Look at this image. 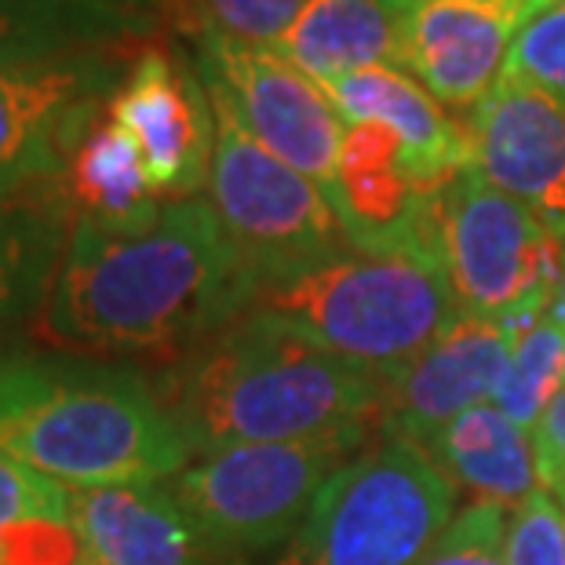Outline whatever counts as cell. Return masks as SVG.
Segmentation results:
<instances>
[{
  "label": "cell",
  "mask_w": 565,
  "mask_h": 565,
  "mask_svg": "<svg viewBox=\"0 0 565 565\" xmlns=\"http://www.w3.org/2000/svg\"><path fill=\"white\" fill-rule=\"evenodd\" d=\"M256 278L209 198L164 201L139 231L74 223L33 335L63 354L183 362L245 315Z\"/></svg>",
  "instance_id": "obj_1"
},
{
  "label": "cell",
  "mask_w": 565,
  "mask_h": 565,
  "mask_svg": "<svg viewBox=\"0 0 565 565\" xmlns=\"http://www.w3.org/2000/svg\"><path fill=\"white\" fill-rule=\"evenodd\" d=\"M190 456L231 445L362 441L383 419L387 376L332 358L245 310L158 383Z\"/></svg>",
  "instance_id": "obj_2"
},
{
  "label": "cell",
  "mask_w": 565,
  "mask_h": 565,
  "mask_svg": "<svg viewBox=\"0 0 565 565\" xmlns=\"http://www.w3.org/2000/svg\"><path fill=\"white\" fill-rule=\"evenodd\" d=\"M0 452L66 489L168 482L190 445L136 372L0 351Z\"/></svg>",
  "instance_id": "obj_3"
},
{
  "label": "cell",
  "mask_w": 565,
  "mask_h": 565,
  "mask_svg": "<svg viewBox=\"0 0 565 565\" xmlns=\"http://www.w3.org/2000/svg\"><path fill=\"white\" fill-rule=\"evenodd\" d=\"M248 310L324 354L383 376L424 354L463 315L438 263L362 248L256 288Z\"/></svg>",
  "instance_id": "obj_4"
},
{
  "label": "cell",
  "mask_w": 565,
  "mask_h": 565,
  "mask_svg": "<svg viewBox=\"0 0 565 565\" xmlns=\"http://www.w3.org/2000/svg\"><path fill=\"white\" fill-rule=\"evenodd\" d=\"M452 503L449 478L416 445L387 438L324 482L274 565H416Z\"/></svg>",
  "instance_id": "obj_5"
},
{
  "label": "cell",
  "mask_w": 565,
  "mask_h": 565,
  "mask_svg": "<svg viewBox=\"0 0 565 565\" xmlns=\"http://www.w3.org/2000/svg\"><path fill=\"white\" fill-rule=\"evenodd\" d=\"M212 114L215 150L209 201L237 256L256 278V288L299 278L358 248L335 201L315 179L252 139L215 99Z\"/></svg>",
  "instance_id": "obj_6"
},
{
  "label": "cell",
  "mask_w": 565,
  "mask_h": 565,
  "mask_svg": "<svg viewBox=\"0 0 565 565\" xmlns=\"http://www.w3.org/2000/svg\"><path fill=\"white\" fill-rule=\"evenodd\" d=\"M441 267L463 315L497 318L519 335L555 303L565 237L522 201L463 168L435 194Z\"/></svg>",
  "instance_id": "obj_7"
},
{
  "label": "cell",
  "mask_w": 565,
  "mask_h": 565,
  "mask_svg": "<svg viewBox=\"0 0 565 565\" xmlns=\"http://www.w3.org/2000/svg\"><path fill=\"white\" fill-rule=\"evenodd\" d=\"M362 441L231 445L198 456L168 486L204 533L231 555H263L288 544L324 482L351 463Z\"/></svg>",
  "instance_id": "obj_8"
},
{
  "label": "cell",
  "mask_w": 565,
  "mask_h": 565,
  "mask_svg": "<svg viewBox=\"0 0 565 565\" xmlns=\"http://www.w3.org/2000/svg\"><path fill=\"white\" fill-rule=\"evenodd\" d=\"M194 66L209 99L226 106L252 139L335 201L347 121L318 81L292 66L278 47L226 38L209 19L190 30Z\"/></svg>",
  "instance_id": "obj_9"
},
{
  "label": "cell",
  "mask_w": 565,
  "mask_h": 565,
  "mask_svg": "<svg viewBox=\"0 0 565 565\" xmlns=\"http://www.w3.org/2000/svg\"><path fill=\"white\" fill-rule=\"evenodd\" d=\"M125 70L114 47L0 70V186L66 175Z\"/></svg>",
  "instance_id": "obj_10"
},
{
  "label": "cell",
  "mask_w": 565,
  "mask_h": 565,
  "mask_svg": "<svg viewBox=\"0 0 565 565\" xmlns=\"http://www.w3.org/2000/svg\"><path fill=\"white\" fill-rule=\"evenodd\" d=\"M106 110L136 139L153 194L201 198L212 175L215 114L198 66L164 47H147L131 58Z\"/></svg>",
  "instance_id": "obj_11"
},
{
  "label": "cell",
  "mask_w": 565,
  "mask_h": 565,
  "mask_svg": "<svg viewBox=\"0 0 565 565\" xmlns=\"http://www.w3.org/2000/svg\"><path fill=\"white\" fill-rule=\"evenodd\" d=\"M558 0H413L405 70L445 110L471 117L508 74L522 33Z\"/></svg>",
  "instance_id": "obj_12"
},
{
  "label": "cell",
  "mask_w": 565,
  "mask_h": 565,
  "mask_svg": "<svg viewBox=\"0 0 565 565\" xmlns=\"http://www.w3.org/2000/svg\"><path fill=\"white\" fill-rule=\"evenodd\" d=\"M463 128L475 172L565 237V103L558 95L503 74Z\"/></svg>",
  "instance_id": "obj_13"
},
{
  "label": "cell",
  "mask_w": 565,
  "mask_h": 565,
  "mask_svg": "<svg viewBox=\"0 0 565 565\" xmlns=\"http://www.w3.org/2000/svg\"><path fill=\"white\" fill-rule=\"evenodd\" d=\"M511 351L514 332L503 321L460 315L424 354L387 376L380 427L419 449L467 408L497 398Z\"/></svg>",
  "instance_id": "obj_14"
},
{
  "label": "cell",
  "mask_w": 565,
  "mask_h": 565,
  "mask_svg": "<svg viewBox=\"0 0 565 565\" xmlns=\"http://www.w3.org/2000/svg\"><path fill=\"white\" fill-rule=\"evenodd\" d=\"M70 525L81 544V565H234L190 519L168 482L77 489Z\"/></svg>",
  "instance_id": "obj_15"
},
{
  "label": "cell",
  "mask_w": 565,
  "mask_h": 565,
  "mask_svg": "<svg viewBox=\"0 0 565 565\" xmlns=\"http://www.w3.org/2000/svg\"><path fill=\"white\" fill-rule=\"evenodd\" d=\"M347 125H380L405 147V161L427 190H441L471 168V139L408 70L372 66L321 84Z\"/></svg>",
  "instance_id": "obj_16"
},
{
  "label": "cell",
  "mask_w": 565,
  "mask_h": 565,
  "mask_svg": "<svg viewBox=\"0 0 565 565\" xmlns=\"http://www.w3.org/2000/svg\"><path fill=\"white\" fill-rule=\"evenodd\" d=\"M66 175L0 186V351L26 324H38L74 234Z\"/></svg>",
  "instance_id": "obj_17"
},
{
  "label": "cell",
  "mask_w": 565,
  "mask_h": 565,
  "mask_svg": "<svg viewBox=\"0 0 565 565\" xmlns=\"http://www.w3.org/2000/svg\"><path fill=\"white\" fill-rule=\"evenodd\" d=\"M452 489L471 492V503H497L519 511L540 489L533 435L492 402L467 408L435 438L419 445Z\"/></svg>",
  "instance_id": "obj_18"
},
{
  "label": "cell",
  "mask_w": 565,
  "mask_h": 565,
  "mask_svg": "<svg viewBox=\"0 0 565 565\" xmlns=\"http://www.w3.org/2000/svg\"><path fill=\"white\" fill-rule=\"evenodd\" d=\"M278 52L318 84L372 66L405 70V11L387 0H307Z\"/></svg>",
  "instance_id": "obj_19"
},
{
  "label": "cell",
  "mask_w": 565,
  "mask_h": 565,
  "mask_svg": "<svg viewBox=\"0 0 565 565\" xmlns=\"http://www.w3.org/2000/svg\"><path fill=\"white\" fill-rule=\"evenodd\" d=\"M66 194L77 220L103 231H139L164 204L153 194L136 139L114 121L110 110L99 114L70 158Z\"/></svg>",
  "instance_id": "obj_20"
},
{
  "label": "cell",
  "mask_w": 565,
  "mask_h": 565,
  "mask_svg": "<svg viewBox=\"0 0 565 565\" xmlns=\"http://www.w3.org/2000/svg\"><path fill=\"white\" fill-rule=\"evenodd\" d=\"M150 30V11H117L88 0H0V70L117 47Z\"/></svg>",
  "instance_id": "obj_21"
},
{
  "label": "cell",
  "mask_w": 565,
  "mask_h": 565,
  "mask_svg": "<svg viewBox=\"0 0 565 565\" xmlns=\"http://www.w3.org/2000/svg\"><path fill=\"white\" fill-rule=\"evenodd\" d=\"M562 387H565V324L544 318L514 335L511 365L503 372L492 405L503 408L514 424L533 435L540 416L547 413V405L558 398Z\"/></svg>",
  "instance_id": "obj_22"
},
{
  "label": "cell",
  "mask_w": 565,
  "mask_h": 565,
  "mask_svg": "<svg viewBox=\"0 0 565 565\" xmlns=\"http://www.w3.org/2000/svg\"><path fill=\"white\" fill-rule=\"evenodd\" d=\"M511 514L497 503H467L416 565H514L508 551Z\"/></svg>",
  "instance_id": "obj_23"
},
{
  "label": "cell",
  "mask_w": 565,
  "mask_h": 565,
  "mask_svg": "<svg viewBox=\"0 0 565 565\" xmlns=\"http://www.w3.org/2000/svg\"><path fill=\"white\" fill-rule=\"evenodd\" d=\"M70 497H74V489L58 486L33 467L0 452V540L8 536V529L30 519L70 522Z\"/></svg>",
  "instance_id": "obj_24"
},
{
  "label": "cell",
  "mask_w": 565,
  "mask_h": 565,
  "mask_svg": "<svg viewBox=\"0 0 565 565\" xmlns=\"http://www.w3.org/2000/svg\"><path fill=\"white\" fill-rule=\"evenodd\" d=\"M204 15L226 38L278 47L307 0H201Z\"/></svg>",
  "instance_id": "obj_25"
},
{
  "label": "cell",
  "mask_w": 565,
  "mask_h": 565,
  "mask_svg": "<svg viewBox=\"0 0 565 565\" xmlns=\"http://www.w3.org/2000/svg\"><path fill=\"white\" fill-rule=\"evenodd\" d=\"M508 551L514 565H565V511L544 489L511 514Z\"/></svg>",
  "instance_id": "obj_26"
},
{
  "label": "cell",
  "mask_w": 565,
  "mask_h": 565,
  "mask_svg": "<svg viewBox=\"0 0 565 565\" xmlns=\"http://www.w3.org/2000/svg\"><path fill=\"white\" fill-rule=\"evenodd\" d=\"M508 74L533 81L565 103V0H558L551 11H544V15L522 33V41L511 55Z\"/></svg>",
  "instance_id": "obj_27"
},
{
  "label": "cell",
  "mask_w": 565,
  "mask_h": 565,
  "mask_svg": "<svg viewBox=\"0 0 565 565\" xmlns=\"http://www.w3.org/2000/svg\"><path fill=\"white\" fill-rule=\"evenodd\" d=\"M0 565H81V544L70 522L30 519L0 540Z\"/></svg>",
  "instance_id": "obj_28"
},
{
  "label": "cell",
  "mask_w": 565,
  "mask_h": 565,
  "mask_svg": "<svg viewBox=\"0 0 565 565\" xmlns=\"http://www.w3.org/2000/svg\"><path fill=\"white\" fill-rule=\"evenodd\" d=\"M533 449H536L540 489L565 511V387L547 405V413L540 416V424L533 430Z\"/></svg>",
  "instance_id": "obj_29"
},
{
  "label": "cell",
  "mask_w": 565,
  "mask_h": 565,
  "mask_svg": "<svg viewBox=\"0 0 565 565\" xmlns=\"http://www.w3.org/2000/svg\"><path fill=\"white\" fill-rule=\"evenodd\" d=\"M88 4H103V8H117V11H147L153 0H88Z\"/></svg>",
  "instance_id": "obj_30"
},
{
  "label": "cell",
  "mask_w": 565,
  "mask_h": 565,
  "mask_svg": "<svg viewBox=\"0 0 565 565\" xmlns=\"http://www.w3.org/2000/svg\"><path fill=\"white\" fill-rule=\"evenodd\" d=\"M551 321H562L565 324V263H562V281H558V292H555V303L547 310Z\"/></svg>",
  "instance_id": "obj_31"
},
{
  "label": "cell",
  "mask_w": 565,
  "mask_h": 565,
  "mask_svg": "<svg viewBox=\"0 0 565 565\" xmlns=\"http://www.w3.org/2000/svg\"><path fill=\"white\" fill-rule=\"evenodd\" d=\"M387 4H391V8H398V11H405L408 4H413V0H387Z\"/></svg>",
  "instance_id": "obj_32"
}]
</instances>
